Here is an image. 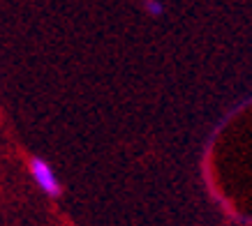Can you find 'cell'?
<instances>
[{
    "label": "cell",
    "instance_id": "6da1fadb",
    "mask_svg": "<svg viewBox=\"0 0 252 226\" xmlns=\"http://www.w3.org/2000/svg\"><path fill=\"white\" fill-rule=\"evenodd\" d=\"M31 175H32V180H35V185H37L44 194H49V196L61 194V182L56 178L54 169L46 164L44 159H39V157L31 159Z\"/></svg>",
    "mask_w": 252,
    "mask_h": 226
},
{
    "label": "cell",
    "instance_id": "7a4b0ae2",
    "mask_svg": "<svg viewBox=\"0 0 252 226\" xmlns=\"http://www.w3.org/2000/svg\"><path fill=\"white\" fill-rule=\"evenodd\" d=\"M146 9H148L153 16H160L162 14V5L158 2V0H146Z\"/></svg>",
    "mask_w": 252,
    "mask_h": 226
}]
</instances>
